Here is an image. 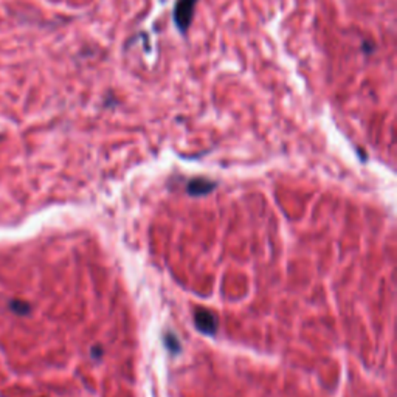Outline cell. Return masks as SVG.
Wrapping results in <instances>:
<instances>
[{
    "instance_id": "cell-2",
    "label": "cell",
    "mask_w": 397,
    "mask_h": 397,
    "mask_svg": "<svg viewBox=\"0 0 397 397\" xmlns=\"http://www.w3.org/2000/svg\"><path fill=\"white\" fill-rule=\"evenodd\" d=\"M194 324H196L197 331L207 336H214L219 328V318L216 317L214 312L204 307H199L194 310Z\"/></svg>"
},
{
    "instance_id": "cell-6",
    "label": "cell",
    "mask_w": 397,
    "mask_h": 397,
    "mask_svg": "<svg viewBox=\"0 0 397 397\" xmlns=\"http://www.w3.org/2000/svg\"><path fill=\"white\" fill-rule=\"evenodd\" d=\"M103 353H104L103 346L97 345V346H93V348H92V357H93V359L99 360V359H101V357H103Z\"/></svg>"
},
{
    "instance_id": "cell-3",
    "label": "cell",
    "mask_w": 397,
    "mask_h": 397,
    "mask_svg": "<svg viewBox=\"0 0 397 397\" xmlns=\"http://www.w3.org/2000/svg\"><path fill=\"white\" fill-rule=\"evenodd\" d=\"M216 186H217L216 182L208 181V178L204 177H199V178H193V181H190V183L186 185V193L193 197L207 196V194L212 193Z\"/></svg>"
},
{
    "instance_id": "cell-4",
    "label": "cell",
    "mask_w": 397,
    "mask_h": 397,
    "mask_svg": "<svg viewBox=\"0 0 397 397\" xmlns=\"http://www.w3.org/2000/svg\"><path fill=\"white\" fill-rule=\"evenodd\" d=\"M11 309L14 310L16 314H19V315H27V314L30 312V310H31L28 303L19 301V300H13V301H11Z\"/></svg>"
},
{
    "instance_id": "cell-1",
    "label": "cell",
    "mask_w": 397,
    "mask_h": 397,
    "mask_svg": "<svg viewBox=\"0 0 397 397\" xmlns=\"http://www.w3.org/2000/svg\"><path fill=\"white\" fill-rule=\"evenodd\" d=\"M199 0H177L176 6L173 10V19L176 23V28L181 31L182 35L188 33V30L194 19V11H196V5Z\"/></svg>"
},
{
    "instance_id": "cell-5",
    "label": "cell",
    "mask_w": 397,
    "mask_h": 397,
    "mask_svg": "<svg viewBox=\"0 0 397 397\" xmlns=\"http://www.w3.org/2000/svg\"><path fill=\"white\" fill-rule=\"evenodd\" d=\"M165 341H166V345L171 348V351H173V353L181 351V345H178V340L176 338V336H173V334H166Z\"/></svg>"
}]
</instances>
